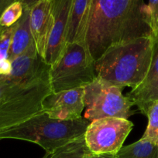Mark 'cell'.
<instances>
[{"label":"cell","mask_w":158,"mask_h":158,"mask_svg":"<svg viewBox=\"0 0 158 158\" xmlns=\"http://www.w3.org/2000/svg\"><path fill=\"white\" fill-rule=\"evenodd\" d=\"M143 0H91L85 44L94 61L109 47L152 36Z\"/></svg>","instance_id":"cell-1"},{"label":"cell","mask_w":158,"mask_h":158,"mask_svg":"<svg viewBox=\"0 0 158 158\" xmlns=\"http://www.w3.org/2000/svg\"><path fill=\"white\" fill-rule=\"evenodd\" d=\"M153 46L152 36L112 46L94 61L96 76L122 89L126 86L135 89L147 77Z\"/></svg>","instance_id":"cell-2"},{"label":"cell","mask_w":158,"mask_h":158,"mask_svg":"<svg viewBox=\"0 0 158 158\" xmlns=\"http://www.w3.org/2000/svg\"><path fill=\"white\" fill-rule=\"evenodd\" d=\"M90 122L51 119L41 111L20 124L0 133V140L14 139L37 143L50 155L57 148L84 135Z\"/></svg>","instance_id":"cell-3"},{"label":"cell","mask_w":158,"mask_h":158,"mask_svg":"<svg viewBox=\"0 0 158 158\" xmlns=\"http://www.w3.org/2000/svg\"><path fill=\"white\" fill-rule=\"evenodd\" d=\"M94 65L85 43L67 44L61 56L50 66L51 92L85 87L97 77Z\"/></svg>","instance_id":"cell-4"},{"label":"cell","mask_w":158,"mask_h":158,"mask_svg":"<svg viewBox=\"0 0 158 158\" xmlns=\"http://www.w3.org/2000/svg\"><path fill=\"white\" fill-rule=\"evenodd\" d=\"M84 118L89 122L105 117L128 119L134 112V103L122 95V89L96 77L84 87Z\"/></svg>","instance_id":"cell-5"},{"label":"cell","mask_w":158,"mask_h":158,"mask_svg":"<svg viewBox=\"0 0 158 158\" xmlns=\"http://www.w3.org/2000/svg\"><path fill=\"white\" fill-rule=\"evenodd\" d=\"M49 69L0 106V133L41 112L43 99L51 93Z\"/></svg>","instance_id":"cell-6"},{"label":"cell","mask_w":158,"mask_h":158,"mask_svg":"<svg viewBox=\"0 0 158 158\" xmlns=\"http://www.w3.org/2000/svg\"><path fill=\"white\" fill-rule=\"evenodd\" d=\"M133 127L128 119L105 117L93 120L84 134L87 148L94 154H117Z\"/></svg>","instance_id":"cell-7"},{"label":"cell","mask_w":158,"mask_h":158,"mask_svg":"<svg viewBox=\"0 0 158 158\" xmlns=\"http://www.w3.org/2000/svg\"><path fill=\"white\" fill-rule=\"evenodd\" d=\"M84 104V87L48 94L42 102L41 110L50 118L73 120L81 117Z\"/></svg>","instance_id":"cell-8"},{"label":"cell","mask_w":158,"mask_h":158,"mask_svg":"<svg viewBox=\"0 0 158 158\" xmlns=\"http://www.w3.org/2000/svg\"><path fill=\"white\" fill-rule=\"evenodd\" d=\"M72 0H53V23L43 61L52 66L66 47L67 23Z\"/></svg>","instance_id":"cell-9"},{"label":"cell","mask_w":158,"mask_h":158,"mask_svg":"<svg viewBox=\"0 0 158 158\" xmlns=\"http://www.w3.org/2000/svg\"><path fill=\"white\" fill-rule=\"evenodd\" d=\"M53 0L34 1L29 10L33 38L38 55L44 60L46 44L53 23Z\"/></svg>","instance_id":"cell-10"},{"label":"cell","mask_w":158,"mask_h":158,"mask_svg":"<svg viewBox=\"0 0 158 158\" xmlns=\"http://www.w3.org/2000/svg\"><path fill=\"white\" fill-rule=\"evenodd\" d=\"M144 115L158 101V40L154 42L151 64L143 81L126 96Z\"/></svg>","instance_id":"cell-11"},{"label":"cell","mask_w":158,"mask_h":158,"mask_svg":"<svg viewBox=\"0 0 158 158\" xmlns=\"http://www.w3.org/2000/svg\"><path fill=\"white\" fill-rule=\"evenodd\" d=\"M12 72L5 77L9 81L27 84L40 77L50 67L38 55L36 46L12 60Z\"/></svg>","instance_id":"cell-12"},{"label":"cell","mask_w":158,"mask_h":158,"mask_svg":"<svg viewBox=\"0 0 158 158\" xmlns=\"http://www.w3.org/2000/svg\"><path fill=\"white\" fill-rule=\"evenodd\" d=\"M91 0H72L68 23L66 43H85Z\"/></svg>","instance_id":"cell-13"},{"label":"cell","mask_w":158,"mask_h":158,"mask_svg":"<svg viewBox=\"0 0 158 158\" xmlns=\"http://www.w3.org/2000/svg\"><path fill=\"white\" fill-rule=\"evenodd\" d=\"M34 1H23L24 10L21 19L15 25L10 49L9 52V59L10 61L13 60L19 56L29 50L30 48L35 46L33 38L30 29L29 21V10L30 6Z\"/></svg>","instance_id":"cell-14"},{"label":"cell","mask_w":158,"mask_h":158,"mask_svg":"<svg viewBox=\"0 0 158 158\" xmlns=\"http://www.w3.org/2000/svg\"><path fill=\"white\" fill-rule=\"evenodd\" d=\"M118 158H158V146L140 139L132 144L123 146Z\"/></svg>","instance_id":"cell-15"},{"label":"cell","mask_w":158,"mask_h":158,"mask_svg":"<svg viewBox=\"0 0 158 158\" xmlns=\"http://www.w3.org/2000/svg\"><path fill=\"white\" fill-rule=\"evenodd\" d=\"M89 152L84 135L57 148L48 158H84Z\"/></svg>","instance_id":"cell-16"},{"label":"cell","mask_w":158,"mask_h":158,"mask_svg":"<svg viewBox=\"0 0 158 158\" xmlns=\"http://www.w3.org/2000/svg\"><path fill=\"white\" fill-rule=\"evenodd\" d=\"M24 10L23 1H12L0 16V28L2 30L10 28L18 23Z\"/></svg>","instance_id":"cell-17"},{"label":"cell","mask_w":158,"mask_h":158,"mask_svg":"<svg viewBox=\"0 0 158 158\" xmlns=\"http://www.w3.org/2000/svg\"><path fill=\"white\" fill-rule=\"evenodd\" d=\"M146 116L148 118V124L140 139L158 146V101L149 107Z\"/></svg>","instance_id":"cell-18"},{"label":"cell","mask_w":158,"mask_h":158,"mask_svg":"<svg viewBox=\"0 0 158 158\" xmlns=\"http://www.w3.org/2000/svg\"><path fill=\"white\" fill-rule=\"evenodd\" d=\"M147 21L154 41L158 37V0L149 1L146 5Z\"/></svg>","instance_id":"cell-19"},{"label":"cell","mask_w":158,"mask_h":158,"mask_svg":"<svg viewBox=\"0 0 158 158\" xmlns=\"http://www.w3.org/2000/svg\"><path fill=\"white\" fill-rule=\"evenodd\" d=\"M15 25L5 29L0 35V60L8 59Z\"/></svg>","instance_id":"cell-20"},{"label":"cell","mask_w":158,"mask_h":158,"mask_svg":"<svg viewBox=\"0 0 158 158\" xmlns=\"http://www.w3.org/2000/svg\"><path fill=\"white\" fill-rule=\"evenodd\" d=\"M12 72V62L9 59L0 60V77H8Z\"/></svg>","instance_id":"cell-21"},{"label":"cell","mask_w":158,"mask_h":158,"mask_svg":"<svg viewBox=\"0 0 158 158\" xmlns=\"http://www.w3.org/2000/svg\"><path fill=\"white\" fill-rule=\"evenodd\" d=\"M84 158H118L117 154H94L89 152L85 155Z\"/></svg>","instance_id":"cell-22"},{"label":"cell","mask_w":158,"mask_h":158,"mask_svg":"<svg viewBox=\"0 0 158 158\" xmlns=\"http://www.w3.org/2000/svg\"><path fill=\"white\" fill-rule=\"evenodd\" d=\"M12 2V0H0V16H1L4 9Z\"/></svg>","instance_id":"cell-23"},{"label":"cell","mask_w":158,"mask_h":158,"mask_svg":"<svg viewBox=\"0 0 158 158\" xmlns=\"http://www.w3.org/2000/svg\"><path fill=\"white\" fill-rule=\"evenodd\" d=\"M49 156H50V154H45V155H44V157H42V158H48V157H49Z\"/></svg>","instance_id":"cell-24"},{"label":"cell","mask_w":158,"mask_h":158,"mask_svg":"<svg viewBox=\"0 0 158 158\" xmlns=\"http://www.w3.org/2000/svg\"><path fill=\"white\" fill-rule=\"evenodd\" d=\"M3 31H4V30H2V29L1 28H0V35H1V33L3 32Z\"/></svg>","instance_id":"cell-25"},{"label":"cell","mask_w":158,"mask_h":158,"mask_svg":"<svg viewBox=\"0 0 158 158\" xmlns=\"http://www.w3.org/2000/svg\"><path fill=\"white\" fill-rule=\"evenodd\" d=\"M157 40H158V37H157V40H156V41H157ZM156 41H154V42H156Z\"/></svg>","instance_id":"cell-26"}]
</instances>
